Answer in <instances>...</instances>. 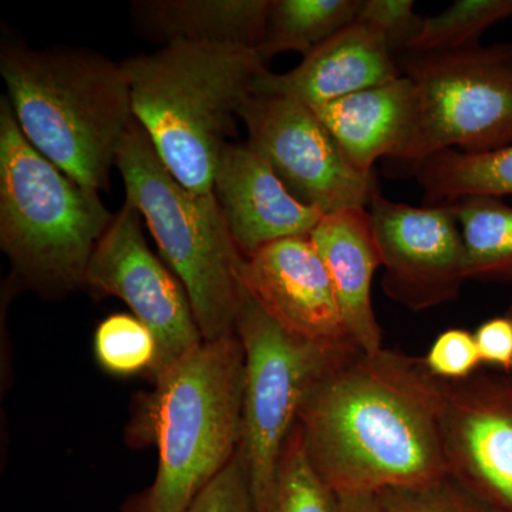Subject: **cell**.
Instances as JSON below:
<instances>
[{
  "mask_svg": "<svg viewBox=\"0 0 512 512\" xmlns=\"http://www.w3.org/2000/svg\"><path fill=\"white\" fill-rule=\"evenodd\" d=\"M443 413L444 384L423 357L357 350L312 387L298 427L336 493L379 497L448 477Z\"/></svg>",
  "mask_w": 512,
  "mask_h": 512,
  "instance_id": "cell-1",
  "label": "cell"
},
{
  "mask_svg": "<svg viewBox=\"0 0 512 512\" xmlns=\"http://www.w3.org/2000/svg\"><path fill=\"white\" fill-rule=\"evenodd\" d=\"M0 74L29 143L84 190H107L134 120L123 63L84 49L3 45Z\"/></svg>",
  "mask_w": 512,
  "mask_h": 512,
  "instance_id": "cell-2",
  "label": "cell"
},
{
  "mask_svg": "<svg viewBox=\"0 0 512 512\" xmlns=\"http://www.w3.org/2000/svg\"><path fill=\"white\" fill-rule=\"evenodd\" d=\"M258 50L173 43L123 62L133 117L184 187L214 192L215 171L239 110L265 72Z\"/></svg>",
  "mask_w": 512,
  "mask_h": 512,
  "instance_id": "cell-3",
  "label": "cell"
},
{
  "mask_svg": "<svg viewBox=\"0 0 512 512\" xmlns=\"http://www.w3.org/2000/svg\"><path fill=\"white\" fill-rule=\"evenodd\" d=\"M245 356L238 333L202 342L156 376V480L124 512H185L228 466L242 437Z\"/></svg>",
  "mask_w": 512,
  "mask_h": 512,
  "instance_id": "cell-4",
  "label": "cell"
},
{
  "mask_svg": "<svg viewBox=\"0 0 512 512\" xmlns=\"http://www.w3.org/2000/svg\"><path fill=\"white\" fill-rule=\"evenodd\" d=\"M114 215L40 154L0 100V247L20 279L46 295L84 286L94 249Z\"/></svg>",
  "mask_w": 512,
  "mask_h": 512,
  "instance_id": "cell-5",
  "label": "cell"
},
{
  "mask_svg": "<svg viewBox=\"0 0 512 512\" xmlns=\"http://www.w3.org/2000/svg\"><path fill=\"white\" fill-rule=\"evenodd\" d=\"M126 202L146 220L161 255L180 279L205 342L237 333L241 305L239 251L212 194L184 187L158 156L136 119L117 154Z\"/></svg>",
  "mask_w": 512,
  "mask_h": 512,
  "instance_id": "cell-6",
  "label": "cell"
},
{
  "mask_svg": "<svg viewBox=\"0 0 512 512\" xmlns=\"http://www.w3.org/2000/svg\"><path fill=\"white\" fill-rule=\"evenodd\" d=\"M237 333L245 356L242 437L238 453L247 470L256 510L266 512L282 450L298 424L303 403L340 352L282 328L242 286Z\"/></svg>",
  "mask_w": 512,
  "mask_h": 512,
  "instance_id": "cell-7",
  "label": "cell"
},
{
  "mask_svg": "<svg viewBox=\"0 0 512 512\" xmlns=\"http://www.w3.org/2000/svg\"><path fill=\"white\" fill-rule=\"evenodd\" d=\"M397 63L416 87V119L396 160L512 144V45L406 53Z\"/></svg>",
  "mask_w": 512,
  "mask_h": 512,
  "instance_id": "cell-8",
  "label": "cell"
},
{
  "mask_svg": "<svg viewBox=\"0 0 512 512\" xmlns=\"http://www.w3.org/2000/svg\"><path fill=\"white\" fill-rule=\"evenodd\" d=\"M247 144L265 158L285 187L323 214L369 207L379 190L375 174L357 171L302 101L252 94L239 110Z\"/></svg>",
  "mask_w": 512,
  "mask_h": 512,
  "instance_id": "cell-9",
  "label": "cell"
},
{
  "mask_svg": "<svg viewBox=\"0 0 512 512\" xmlns=\"http://www.w3.org/2000/svg\"><path fill=\"white\" fill-rule=\"evenodd\" d=\"M84 286L126 302L154 333L158 343L154 377L204 342L184 285L148 248L141 214L128 202L94 249Z\"/></svg>",
  "mask_w": 512,
  "mask_h": 512,
  "instance_id": "cell-10",
  "label": "cell"
},
{
  "mask_svg": "<svg viewBox=\"0 0 512 512\" xmlns=\"http://www.w3.org/2000/svg\"><path fill=\"white\" fill-rule=\"evenodd\" d=\"M369 207L387 296L412 311L456 301L468 279L463 235L450 205L413 207L377 190Z\"/></svg>",
  "mask_w": 512,
  "mask_h": 512,
  "instance_id": "cell-11",
  "label": "cell"
},
{
  "mask_svg": "<svg viewBox=\"0 0 512 512\" xmlns=\"http://www.w3.org/2000/svg\"><path fill=\"white\" fill-rule=\"evenodd\" d=\"M448 476L497 512H512V375L443 382Z\"/></svg>",
  "mask_w": 512,
  "mask_h": 512,
  "instance_id": "cell-12",
  "label": "cell"
},
{
  "mask_svg": "<svg viewBox=\"0 0 512 512\" xmlns=\"http://www.w3.org/2000/svg\"><path fill=\"white\" fill-rule=\"evenodd\" d=\"M239 276L245 291L288 332L340 352L360 350L309 235L279 239L244 255Z\"/></svg>",
  "mask_w": 512,
  "mask_h": 512,
  "instance_id": "cell-13",
  "label": "cell"
},
{
  "mask_svg": "<svg viewBox=\"0 0 512 512\" xmlns=\"http://www.w3.org/2000/svg\"><path fill=\"white\" fill-rule=\"evenodd\" d=\"M214 195L242 255L279 239L309 235L325 215L299 201L247 143L225 147Z\"/></svg>",
  "mask_w": 512,
  "mask_h": 512,
  "instance_id": "cell-14",
  "label": "cell"
},
{
  "mask_svg": "<svg viewBox=\"0 0 512 512\" xmlns=\"http://www.w3.org/2000/svg\"><path fill=\"white\" fill-rule=\"evenodd\" d=\"M403 76L384 37L365 23L353 22L286 73L265 70L254 94L282 96L315 107Z\"/></svg>",
  "mask_w": 512,
  "mask_h": 512,
  "instance_id": "cell-15",
  "label": "cell"
},
{
  "mask_svg": "<svg viewBox=\"0 0 512 512\" xmlns=\"http://www.w3.org/2000/svg\"><path fill=\"white\" fill-rule=\"evenodd\" d=\"M335 289L350 338L363 353L383 349V330L373 308L372 286L382 266L367 208L329 212L309 234Z\"/></svg>",
  "mask_w": 512,
  "mask_h": 512,
  "instance_id": "cell-16",
  "label": "cell"
},
{
  "mask_svg": "<svg viewBox=\"0 0 512 512\" xmlns=\"http://www.w3.org/2000/svg\"><path fill=\"white\" fill-rule=\"evenodd\" d=\"M349 163L373 173L382 157L396 160L412 134L416 87L407 76L312 107Z\"/></svg>",
  "mask_w": 512,
  "mask_h": 512,
  "instance_id": "cell-17",
  "label": "cell"
},
{
  "mask_svg": "<svg viewBox=\"0 0 512 512\" xmlns=\"http://www.w3.org/2000/svg\"><path fill=\"white\" fill-rule=\"evenodd\" d=\"M271 0H140L131 3L141 35L173 43L259 50Z\"/></svg>",
  "mask_w": 512,
  "mask_h": 512,
  "instance_id": "cell-18",
  "label": "cell"
},
{
  "mask_svg": "<svg viewBox=\"0 0 512 512\" xmlns=\"http://www.w3.org/2000/svg\"><path fill=\"white\" fill-rule=\"evenodd\" d=\"M413 168L429 205L512 195V144L483 153L444 150Z\"/></svg>",
  "mask_w": 512,
  "mask_h": 512,
  "instance_id": "cell-19",
  "label": "cell"
},
{
  "mask_svg": "<svg viewBox=\"0 0 512 512\" xmlns=\"http://www.w3.org/2000/svg\"><path fill=\"white\" fill-rule=\"evenodd\" d=\"M447 205L463 235L468 281L512 284V207L495 197H468Z\"/></svg>",
  "mask_w": 512,
  "mask_h": 512,
  "instance_id": "cell-20",
  "label": "cell"
},
{
  "mask_svg": "<svg viewBox=\"0 0 512 512\" xmlns=\"http://www.w3.org/2000/svg\"><path fill=\"white\" fill-rule=\"evenodd\" d=\"M360 0H271L264 43V62L286 52L308 56L355 22Z\"/></svg>",
  "mask_w": 512,
  "mask_h": 512,
  "instance_id": "cell-21",
  "label": "cell"
},
{
  "mask_svg": "<svg viewBox=\"0 0 512 512\" xmlns=\"http://www.w3.org/2000/svg\"><path fill=\"white\" fill-rule=\"evenodd\" d=\"M512 18V0H458L440 15L424 18L406 53H446L478 46L481 35Z\"/></svg>",
  "mask_w": 512,
  "mask_h": 512,
  "instance_id": "cell-22",
  "label": "cell"
},
{
  "mask_svg": "<svg viewBox=\"0 0 512 512\" xmlns=\"http://www.w3.org/2000/svg\"><path fill=\"white\" fill-rule=\"evenodd\" d=\"M340 497L313 466L298 424L286 441L266 512H339Z\"/></svg>",
  "mask_w": 512,
  "mask_h": 512,
  "instance_id": "cell-23",
  "label": "cell"
},
{
  "mask_svg": "<svg viewBox=\"0 0 512 512\" xmlns=\"http://www.w3.org/2000/svg\"><path fill=\"white\" fill-rule=\"evenodd\" d=\"M94 350L100 366L111 375H154L157 369L156 336L133 315L116 313L104 319L94 336Z\"/></svg>",
  "mask_w": 512,
  "mask_h": 512,
  "instance_id": "cell-24",
  "label": "cell"
},
{
  "mask_svg": "<svg viewBox=\"0 0 512 512\" xmlns=\"http://www.w3.org/2000/svg\"><path fill=\"white\" fill-rule=\"evenodd\" d=\"M386 512H497L450 476L412 490L379 495Z\"/></svg>",
  "mask_w": 512,
  "mask_h": 512,
  "instance_id": "cell-25",
  "label": "cell"
},
{
  "mask_svg": "<svg viewBox=\"0 0 512 512\" xmlns=\"http://www.w3.org/2000/svg\"><path fill=\"white\" fill-rule=\"evenodd\" d=\"M423 363L431 376L450 383L470 379L483 365L474 333L458 328L440 333L423 357Z\"/></svg>",
  "mask_w": 512,
  "mask_h": 512,
  "instance_id": "cell-26",
  "label": "cell"
},
{
  "mask_svg": "<svg viewBox=\"0 0 512 512\" xmlns=\"http://www.w3.org/2000/svg\"><path fill=\"white\" fill-rule=\"evenodd\" d=\"M423 19L414 12L413 0H360L356 16V22L365 23L384 37L394 55L409 50Z\"/></svg>",
  "mask_w": 512,
  "mask_h": 512,
  "instance_id": "cell-27",
  "label": "cell"
},
{
  "mask_svg": "<svg viewBox=\"0 0 512 512\" xmlns=\"http://www.w3.org/2000/svg\"><path fill=\"white\" fill-rule=\"evenodd\" d=\"M185 512H258L238 451Z\"/></svg>",
  "mask_w": 512,
  "mask_h": 512,
  "instance_id": "cell-28",
  "label": "cell"
},
{
  "mask_svg": "<svg viewBox=\"0 0 512 512\" xmlns=\"http://www.w3.org/2000/svg\"><path fill=\"white\" fill-rule=\"evenodd\" d=\"M483 365L512 375V316L505 313L485 320L474 332Z\"/></svg>",
  "mask_w": 512,
  "mask_h": 512,
  "instance_id": "cell-29",
  "label": "cell"
},
{
  "mask_svg": "<svg viewBox=\"0 0 512 512\" xmlns=\"http://www.w3.org/2000/svg\"><path fill=\"white\" fill-rule=\"evenodd\" d=\"M339 512H386L377 495H339Z\"/></svg>",
  "mask_w": 512,
  "mask_h": 512,
  "instance_id": "cell-30",
  "label": "cell"
},
{
  "mask_svg": "<svg viewBox=\"0 0 512 512\" xmlns=\"http://www.w3.org/2000/svg\"><path fill=\"white\" fill-rule=\"evenodd\" d=\"M508 313H510V315L512 316V306L510 308V311H508Z\"/></svg>",
  "mask_w": 512,
  "mask_h": 512,
  "instance_id": "cell-31",
  "label": "cell"
}]
</instances>
